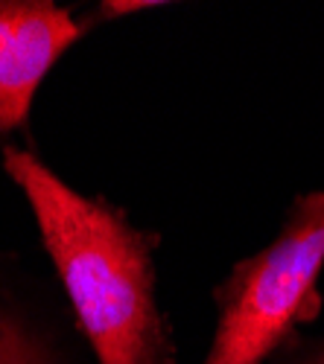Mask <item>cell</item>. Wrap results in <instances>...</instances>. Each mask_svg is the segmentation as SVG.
Wrapping results in <instances>:
<instances>
[{
	"label": "cell",
	"instance_id": "7a4b0ae2",
	"mask_svg": "<svg viewBox=\"0 0 324 364\" xmlns=\"http://www.w3.org/2000/svg\"><path fill=\"white\" fill-rule=\"evenodd\" d=\"M324 271V190L301 196L281 233L234 265L216 289V336L202 364H263L298 323L313 321Z\"/></svg>",
	"mask_w": 324,
	"mask_h": 364
},
{
	"label": "cell",
	"instance_id": "5b68a950",
	"mask_svg": "<svg viewBox=\"0 0 324 364\" xmlns=\"http://www.w3.org/2000/svg\"><path fill=\"white\" fill-rule=\"evenodd\" d=\"M150 6H158V4H137V0H129V4H100V18H117V15H132V12H140V9H150Z\"/></svg>",
	"mask_w": 324,
	"mask_h": 364
},
{
	"label": "cell",
	"instance_id": "6da1fadb",
	"mask_svg": "<svg viewBox=\"0 0 324 364\" xmlns=\"http://www.w3.org/2000/svg\"><path fill=\"white\" fill-rule=\"evenodd\" d=\"M4 169L26 196L97 364H179L155 297L158 236L120 207L65 184L33 151L4 146Z\"/></svg>",
	"mask_w": 324,
	"mask_h": 364
},
{
	"label": "cell",
	"instance_id": "277c9868",
	"mask_svg": "<svg viewBox=\"0 0 324 364\" xmlns=\"http://www.w3.org/2000/svg\"><path fill=\"white\" fill-rule=\"evenodd\" d=\"M0 364H65L4 291H0Z\"/></svg>",
	"mask_w": 324,
	"mask_h": 364
},
{
	"label": "cell",
	"instance_id": "3957f363",
	"mask_svg": "<svg viewBox=\"0 0 324 364\" xmlns=\"http://www.w3.org/2000/svg\"><path fill=\"white\" fill-rule=\"evenodd\" d=\"M88 23L50 0H0V134L26 126L44 76Z\"/></svg>",
	"mask_w": 324,
	"mask_h": 364
},
{
	"label": "cell",
	"instance_id": "8992f818",
	"mask_svg": "<svg viewBox=\"0 0 324 364\" xmlns=\"http://www.w3.org/2000/svg\"><path fill=\"white\" fill-rule=\"evenodd\" d=\"M292 364H324V344H321V347H315L313 353L301 355L298 361H292Z\"/></svg>",
	"mask_w": 324,
	"mask_h": 364
}]
</instances>
